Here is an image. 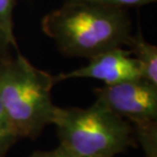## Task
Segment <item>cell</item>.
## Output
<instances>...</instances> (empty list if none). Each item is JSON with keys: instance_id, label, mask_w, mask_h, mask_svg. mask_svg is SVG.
<instances>
[{"instance_id": "obj_5", "label": "cell", "mask_w": 157, "mask_h": 157, "mask_svg": "<svg viewBox=\"0 0 157 157\" xmlns=\"http://www.w3.org/2000/svg\"><path fill=\"white\" fill-rule=\"evenodd\" d=\"M96 78L105 83V86L141 78L139 64L130 50L122 47L114 48L90 58L89 63L68 73L54 76L55 83L70 78Z\"/></svg>"}, {"instance_id": "obj_10", "label": "cell", "mask_w": 157, "mask_h": 157, "mask_svg": "<svg viewBox=\"0 0 157 157\" xmlns=\"http://www.w3.org/2000/svg\"><path fill=\"white\" fill-rule=\"evenodd\" d=\"M156 0H62V4H76V3H89V4H98L112 7L124 8L132 6H141L149 3L155 2Z\"/></svg>"}, {"instance_id": "obj_2", "label": "cell", "mask_w": 157, "mask_h": 157, "mask_svg": "<svg viewBox=\"0 0 157 157\" xmlns=\"http://www.w3.org/2000/svg\"><path fill=\"white\" fill-rule=\"evenodd\" d=\"M55 84L54 76L34 67L18 50L0 65V101L21 139L35 140L52 124Z\"/></svg>"}, {"instance_id": "obj_8", "label": "cell", "mask_w": 157, "mask_h": 157, "mask_svg": "<svg viewBox=\"0 0 157 157\" xmlns=\"http://www.w3.org/2000/svg\"><path fill=\"white\" fill-rule=\"evenodd\" d=\"M20 139L0 101V157H5Z\"/></svg>"}, {"instance_id": "obj_12", "label": "cell", "mask_w": 157, "mask_h": 157, "mask_svg": "<svg viewBox=\"0 0 157 157\" xmlns=\"http://www.w3.org/2000/svg\"><path fill=\"white\" fill-rule=\"evenodd\" d=\"M10 48H13L7 40L5 39V37L2 35L0 32V65L2 64V62L7 59L10 56Z\"/></svg>"}, {"instance_id": "obj_11", "label": "cell", "mask_w": 157, "mask_h": 157, "mask_svg": "<svg viewBox=\"0 0 157 157\" xmlns=\"http://www.w3.org/2000/svg\"><path fill=\"white\" fill-rule=\"evenodd\" d=\"M30 157H85L82 155L76 154V153L70 151V150L59 146L53 150L48 151H35Z\"/></svg>"}, {"instance_id": "obj_7", "label": "cell", "mask_w": 157, "mask_h": 157, "mask_svg": "<svg viewBox=\"0 0 157 157\" xmlns=\"http://www.w3.org/2000/svg\"><path fill=\"white\" fill-rule=\"evenodd\" d=\"M135 140L142 146L146 157H157V121L134 125Z\"/></svg>"}, {"instance_id": "obj_4", "label": "cell", "mask_w": 157, "mask_h": 157, "mask_svg": "<svg viewBox=\"0 0 157 157\" xmlns=\"http://www.w3.org/2000/svg\"><path fill=\"white\" fill-rule=\"evenodd\" d=\"M95 94L132 127L157 121V86L143 78L98 88Z\"/></svg>"}, {"instance_id": "obj_9", "label": "cell", "mask_w": 157, "mask_h": 157, "mask_svg": "<svg viewBox=\"0 0 157 157\" xmlns=\"http://www.w3.org/2000/svg\"><path fill=\"white\" fill-rule=\"evenodd\" d=\"M13 0H0V32L15 50H18L13 33Z\"/></svg>"}, {"instance_id": "obj_3", "label": "cell", "mask_w": 157, "mask_h": 157, "mask_svg": "<svg viewBox=\"0 0 157 157\" xmlns=\"http://www.w3.org/2000/svg\"><path fill=\"white\" fill-rule=\"evenodd\" d=\"M51 124L59 146L85 157H114L136 145L130 122L98 99L88 108L56 106Z\"/></svg>"}, {"instance_id": "obj_6", "label": "cell", "mask_w": 157, "mask_h": 157, "mask_svg": "<svg viewBox=\"0 0 157 157\" xmlns=\"http://www.w3.org/2000/svg\"><path fill=\"white\" fill-rule=\"evenodd\" d=\"M128 47L139 64L141 78L157 86V47L147 42L141 32L132 35Z\"/></svg>"}, {"instance_id": "obj_1", "label": "cell", "mask_w": 157, "mask_h": 157, "mask_svg": "<svg viewBox=\"0 0 157 157\" xmlns=\"http://www.w3.org/2000/svg\"><path fill=\"white\" fill-rule=\"evenodd\" d=\"M41 28L63 54L89 59L128 46L132 38L127 9L89 3L62 4L43 17Z\"/></svg>"}]
</instances>
